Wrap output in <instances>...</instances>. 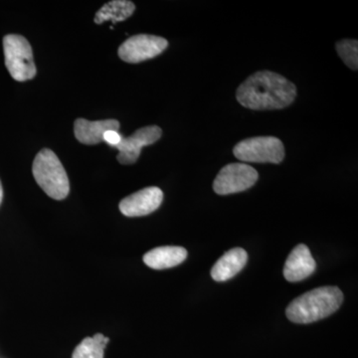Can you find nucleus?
<instances>
[{
    "mask_svg": "<svg viewBox=\"0 0 358 358\" xmlns=\"http://www.w3.org/2000/svg\"><path fill=\"white\" fill-rule=\"evenodd\" d=\"M236 96L238 102L247 109L281 110L294 102L296 88L277 73L261 71L240 85Z\"/></svg>",
    "mask_w": 358,
    "mask_h": 358,
    "instance_id": "1",
    "label": "nucleus"
},
{
    "mask_svg": "<svg viewBox=\"0 0 358 358\" xmlns=\"http://www.w3.org/2000/svg\"><path fill=\"white\" fill-rule=\"evenodd\" d=\"M343 301L338 287H320L294 299L287 308V317L294 324H312L333 315Z\"/></svg>",
    "mask_w": 358,
    "mask_h": 358,
    "instance_id": "2",
    "label": "nucleus"
},
{
    "mask_svg": "<svg viewBox=\"0 0 358 358\" xmlns=\"http://www.w3.org/2000/svg\"><path fill=\"white\" fill-rule=\"evenodd\" d=\"M32 173L37 185L49 197L63 200L70 192V182L64 166L55 152L43 148L33 162Z\"/></svg>",
    "mask_w": 358,
    "mask_h": 358,
    "instance_id": "3",
    "label": "nucleus"
},
{
    "mask_svg": "<svg viewBox=\"0 0 358 358\" xmlns=\"http://www.w3.org/2000/svg\"><path fill=\"white\" fill-rule=\"evenodd\" d=\"M4 58L9 74L18 82L36 76L31 45L21 35L9 34L3 38Z\"/></svg>",
    "mask_w": 358,
    "mask_h": 358,
    "instance_id": "4",
    "label": "nucleus"
},
{
    "mask_svg": "<svg viewBox=\"0 0 358 358\" xmlns=\"http://www.w3.org/2000/svg\"><path fill=\"white\" fill-rule=\"evenodd\" d=\"M241 162L280 164L285 159L284 145L275 136H257L240 141L233 150Z\"/></svg>",
    "mask_w": 358,
    "mask_h": 358,
    "instance_id": "5",
    "label": "nucleus"
},
{
    "mask_svg": "<svg viewBox=\"0 0 358 358\" xmlns=\"http://www.w3.org/2000/svg\"><path fill=\"white\" fill-rule=\"evenodd\" d=\"M258 178L256 169L248 164H227L216 176L213 189L219 195L245 192L255 185Z\"/></svg>",
    "mask_w": 358,
    "mask_h": 358,
    "instance_id": "6",
    "label": "nucleus"
},
{
    "mask_svg": "<svg viewBox=\"0 0 358 358\" xmlns=\"http://www.w3.org/2000/svg\"><path fill=\"white\" fill-rule=\"evenodd\" d=\"M167 46L169 42L162 37L148 34L134 35L120 46L117 53L124 62L136 64L157 57L166 50Z\"/></svg>",
    "mask_w": 358,
    "mask_h": 358,
    "instance_id": "7",
    "label": "nucleus"
},
{
    "mask_svg": "<svg viewBox=\"0 0 358 358\" xmlns=\"http://www.w3.org/2000/svg\"><path fill=\"white\" fill-rule=\"evenodd\" d=\"M159 127L148 126L134 131L129 138L122 136L121 143L115 147L119 150L117 160L122 164H134L140 157L141 148L157 143L162 138Z\"/></svg>",
    "mask_w": 358,
    "mask_h": 358,
    "instance_id": "8",
    "label": "nucleus"
},
{
    "mask_svg": "<svg viewBox=\"0 0 358 358\" xmlns=\"http://www.w3.org/2000/svg\"><path fill=\"white\" fill-rule=\"evenodd\" d=\"M164 192L159 187L150 186L129 195L120 202V210L127 217H141L159 208Z\"/></svg>",
    "mask_w": 358,
    "mask_h": 358,
    "instance_id": "9",
    "label": "nucleus"
},
{
    "mask_svg": "<svg viewBox=\"0 0 358 358\" xmlns=\"http://www.w3.org/2000/svg\"><path fill=\"white\" fill-rule=\"evenodd\" d=\"M317 264L310 249L305 244H299L289 253L284 267L287 281L296 282L307 279L315 273Z\"/></svg>",
    "mask_w": 358,
    "mask_h": 358,
    "instance_id": "10",
    "label": "nucleus"
},
{
    "mask_svg": "<svg viewBox=\"0 0 358 358\" xmlns=\"http://www.w3.org/2000/svg\"><path fill=\"white\" fill-rule=\"evenodd\" d=\"M120 122L117 120L88 121L77 119L74 124L75 136L84 145H94L103 141V134L107 131H119Z\"/></svg>",
    "mask_w": 358,
    "mask_h": 358,
    "instance_id": "11",
    "label": "nucleus"
},
{
    "mask_svg": "<svg viewBox=\"0 0 358 358\" xmlns=\"http://www.w3.org/2000/svg\"><path fill=\"white\" fill-rule=\"evenodd\" d=\"M248 261V254L242 248L231 249L215 263L211 270L214 281L225 282L243 270Z\"/></svg>",
    "mask_w": 358,
    "mask_h": 358,
    "instance_id": "12",
    "label": "nucleus"
},
{
    "mask_svg": "<svg viewBox=\"0 0 358 358\" xmlns=\"http://www.w3.org/2000/svg\"><path fill=\"white\" fill-rule=\"evenodd\" d=\"M187 258V251L183 247H157L148 251L143 256V262L148 267L155 270H164L176 267L185 262Z\"/></svg>",
    "mask_w": 358,
    "mask_h": 358,
    "instance_id": "13",
    "label": "nucleus"
},
{
    "mask_svg": "<svg viewBox=\"0 0 358 358\" xmlns=\"http://www.w3.org/2000/svg\"><path fill=\"white\" fill-rule=\"evenodd\" d=\"M136 10L134 2L128 0H113L99 9L96 13V24H102L106 21L117 23L128 20Z\"/></svg>",
    "mask_w": 358,
    "mask_h": 358,
    "instance_id": "14",
    "label": "nucleus"
},
{
    "mask_svg": "<svg viewBox=\"0 0 358 358\" xmlns=\"http://www.w3.org/2000/svg\"><path fill=\"white\" fill-rule=\"evenodd\" d=\"M109 341L110 338L102 334L86 338L75 348L72 358H103V352Z\"/></svg>",
    "mask_w": 358,
    "mask_h": 358,
    "instance_id": "15",
    "label": "nucleus"
},
{
    "mask_svg": "<svg viewBox=\"0 0 358 358\" xmlns=\"http://www.w3.org/2000/svg\"><path fill=\"white\" fill-rule=\"evenodd\" d=\"M336 51L345 65L350 69L358 68V42L355 39H345L336 43Z\"/></svg>",
    "mask_w": 358,
    "mask_h": 358,
    "instance_id": "16",
    "label": "nucleus"
},
{
    "mask_svg": "<svg viewBox=\"0 0 358 358\" xmlns=\"http://www.w3.org/2000/svg\"><path fill=\"white\" fill-rule=\"evenodd\" d=\"M103 138L108 145L115 148L121 143L122 136L117 131H107L103 134Z\"/></svg>",
    "mask_w": 358,
    "mask_h": 358,
    "instance_id": "17",
    "label": "nucleus"
},
{
    "mask_svg": "<svg viewBox=\"0 0 358 358\" xmlns=\"http://www.w3.org/2000/svg\"><path fill=\"white\" fill-rule=\"evenodd\" d=\"M2 199H3V188H2L1 181H0V205L2 203Z\"/></svg>",
    "mask_w": 358,
    "mask_h": 358,
    "instance_id": "18",
    "label": "nucleus"
}]
</instances>
